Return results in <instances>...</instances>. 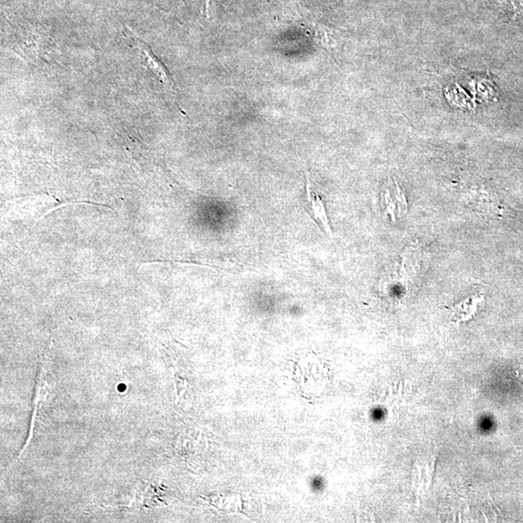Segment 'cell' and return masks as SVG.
Listing matches in <instances>:
<instances>
[{
	"label": "cell",
	"mask_w": 523,
	"mask_h": 523,
	"mask_svg": "<svg viewBox=\"0 0 523 523\" xmlns=\"http://www.w3.org/2000/svg\"><path fill=\"white\" fill-rule=\"evenodd\" d=\"M129 38L130 43H132L133 46L137 48L139 50V54H140L141 61H142L143 65L147 67V69L152 72L155 77L158 79L159 83L165 88H168L169 90L174 92L176 90V85H174V79L172 77L171 73L169 72L168 68L166 65L160 61L158 57L155 56L154 52H152V48L149 46L143 40L139 39L132 33L129 32Z\"/></svg>",
	"instance_id": "obj_1"
},
{
	"label": "cell",
	"mask_w": 523,
	"mask_h": 523,
	"mask_svg": "<svg viewBox=\"0 0 523 523\" xmlns=\"http://www.w3.org/2000/svg\"><path fill=\"white\" fill-rule=\"evenodd\" d=\"M305 176H307V207L308 214L323 229L325 233L331 238L333 236V232H331V226H329V218L327 216L323 200L312 189L309 174L307 173Z\"/></svg>",
	"instance_id": "obj_2"
},
{
	"label": "cell",
	"mask_w": 523,
	"mask_h": 523,
	"mask_svg": "<svg viewBox=\"0 0 523 523\" xmlns=\"http://www.w3.org/2000/svg\"><path fill=\"white\" fill-rule=\"evenodd\" d=\"M312 34L315 43L329 54H336L342 49L344 38L339 30L315 23L312 26Z\"/></svg>",
	"instance_id": "obj_3"
},
{
	"label": "cell",
	"mask_w": 523,
	"mask_h": 523,
	"mask_svg": "<svg viewBox=\"0 0 523 523\" xmlns=\"http://www.w3.org/2000/svg\"><path fill=\"white\" fill-rule=\"evenodd\" d=\"M47 370H45V367H43L41 379H40L39 386H38V390L37 393V398H35V408L34 415L32 418V424H31L30 435L28 438V441L31 440L32 437L33 429H34L35 422H37L38 414H39L40 410L44 405L45 401H46L48 396L51 393L52 386L48 380H49L51 375L47 373Z\"/></svg>",
	"instance_id": "obj_4"
},
{
	"label": "cell",
	"mask_w": 523,
	"mask_h": 523,
	"mask_svg": "<svg viewBox=\"0 0 523 523\" xmlns=\"http://www.w3.org/2000/svg\"><path fill=\"white\" fill-rule=\"evenodd\" d=\"M436 455H432L431 460H427L426 464H424V469L417 466L418 471V481L416 489H417V498L418 499L422 498L429 491L431 487L432 482V476H433L434 468H435Z\"/></svg>",
	"instance_id": "obj_5"
},
{
	"label": "cell",
	"mask_w": 523,
	"mask_h": 523,
	"mask_svg": "<svg viewBox=\"0 0 523 523\" xmlns=\"http://www.w3.org/2000/svg\"><path fill=\"white\" fill-rule=\"evenodd\" d=\"M385 205L387 214H395L396 209H398L396 207H398L401 212L405 211L407 204H406L404 194L398 183H395V186L391 189L386 191Z\"/></svg>",
	"instance_id": "obj_6"
}]
</instances>
